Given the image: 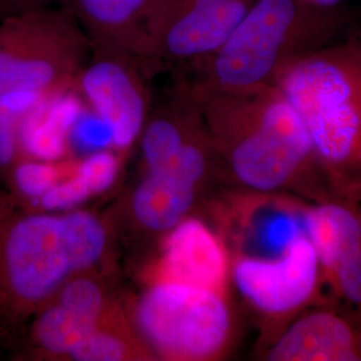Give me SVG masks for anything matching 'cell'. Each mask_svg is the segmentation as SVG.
I'll return each instance as SVG.
<instances>
[{
    "label": "cell",
    "mask_w": 361,
    "mask_h": 361,
    "mask_svg": "<svg viewBox=\"0 0 361 361\" xmlns=\"http://www.w3.org/2000/svg\"><path fill=\"white\" fill-rule=\"evenodd\" d=\"M104 222L90 212L31 214L0 232V293L13 307L32 308L106 253Z\"/></svg>",
    "instance_id": "5"
},
{
    "label": "cell",
    "mask_w": 361,
    "mask_h": 361,
    "mask_svg": "<svg viewBox=\"0 0 361 361\" xmlns=\"http://www.w3.org/2000/svg\"><path fill=\"white\" fill-rule=\"evenodd\" d=\"M138 356H143L141 348L110 316L68 353V357L77 361L133 360Z\"/></svg>",
    "instance_id": "17"
},
{
    "label": "cell",
    "mask_w": 361,
    "mask_h": 361,
    "mask_svg": "<svg viewBox=\"0 0 361 361\" xmlns=\"http://www.w3.org/2000/svg\"><path fill=\"white\" fill-rule=\"evenodd\" d=\"M273 85L301 119L332 194L361 204V35L297 56Z\"/></svg>",
    "instance_id": "3"
},
{
    "label": "cell",
    "mask_w": 361,
    "mask_h": 361,
    "mask_svg": "<svg viewBox=\"0 0 361 361\" xmlns=\"http://www.w3.org/2000/svg\"><path fill=\"white\" fill-rule=\"evenodd\" d=\"M326 288L331 301L361 324V250L336 268Z\"/></svg>",
    "instance_id": "19"
},
{
    "label": "cell",
    "mask_w": 361,
    "mask_h": 361,
    "mask_svg": "<svg viewBox=\"0 0 361 361\" xmlns=\"http://www.w3.org/2000/svg\"><path fill=\"white\" fill-rule=\"evenodd\" d=\"M338 11L302 0H255L219 50L194 63L193 85L219 91L273 85L297 56L344 37L347 22Z\"/></svg>",
    "instance_id": "4"
},
{
    "label": "cell",
    "mask_w": 361,
    "mask_h": 361,
    "mask_svg": "<svg viewBox=\"0 0 361 361\" xmlns=\"http://www.w3.org/2000/svg\"><path fill=\"white\" fill-rule=\"evenodd\" d=\"M82 114L78 98L46 95L19 123V146L35 159L54 162L66 154L70 131Z\"/></svg>",
    "instance_id": "15"
},
{
    "label": "cell",
    "mask_w": 361,
    "mask_h": 361,
    "mask_svg": "<svg viewBox=\"0 0 361 361\" xmlns=\"http://www.w3.org/2000/svg\"><path fill=\"white\" fill-rule=\"evenodd\" d=\"M217 168V157L204 122L168 164L147 170L133 194L134 217L149 231L169 232L189 216Z\"/></svg>",
    "instance_id": "8"
},
{
    "label": "cell",
    "mask_w": 361,
    "mask_h": 361,
    "mask_svg": "<svg viewBox=\"0 0 361 361\" xmlns=\"http://www.w3.org/2000/svg\"><path fill=\"white\" fill-rule=\"evenodd\" d=\"M68 142L89 154L114 146L113 133L109 125L95 113L79 116L70 131Z\"/></svg>",
    "instance_id": "22"
},
{
    "label": "cell",
    "mask_w": 361,
    "mask_h": 361,
    "mask_svg": "<svg viewBox=\"0 0 361 361\" xmlns=\"http://www.w3.org/2000/svg\"><path fill=\"white\" fill-rule=\"evenodd\" d=\"M137 325L145 340L168 360L221 359L234 337L229 292L157 281L140 300Z\"/></svg>",
    "instance_id": "7"
},
{
    "label": "cell",
    "mask_w": 361,
    "mask_h": 361,
    "mask_svg": "<svg viewBox=\"0 0 361 361\" xmlns=\"http://www.w3.org/2000/svg\"><path fill=\"white\" fill-rule=\"evenodd\" d=\"M157 281L229 292L231 250L225 235L204 219L185 217L164 241Z\"/></svg>",
    "instance_id": "11"
},
{
    "label": "cell",
    "mask_w": 361,
    "mask_h": 361,
    "mask_svg": "<svg viewBox=\"0 0 361 361\" xmlns=\"http://www.w3.org/2000/svg\"><path fill=\"white\" fill-rule=\"evenodd\" d=\"M302 224L320 259L325 283L344 259L361 250V204L341 198L305 201Z\"/></svg>",
    "instance_id": "14"
},
{
    "label": "cell",
    "mask_w": 361,
    "mask_h": 361,
    "mask_svg": "<svg viewBox=\"0 0 361 361\" xmlns=\"http://www.w3.org/2000/svg\"><path fill=\"white\" fill-rule=\"evenodd\" d=\"M134 61L128 55L94 52L90 65L78 73L79 90L92 113L109 125L119 150L129 149L147 122V97Z\"/></svg>",
    "instance_id": "9"
},
{
    "label": "cell",
    "mask_w": 361,
    "mask_h": 361,
    "mask_svg": "<svg viewBox=\"0 0 361 361\" xmlns=\"http://www.w3.org/2000/svg\"><path fill=\"white\" fill-rule=\"evenodd\" d=\"M119 158L111 152L101 150L87 155L74 170L91 195L104 193L116 180L119 171Z\"/></svg>",
    "instance_id": "21"
},
{
    "label": "cell",
    "mask_w": 361,
    "mask_h": 361,
    "mask_svg": "<svg viewBox=\"0 0 361 361\" xmlns=\"http://www.w3.org/2000/svg\"><path fill=\"white\" fill-rule=\"evenodd\" d=\"M90 197H92L90 190L73 171L71 177L55 183L47 193L39 198V201L46 210H66L83 204Z\"/></svg>",
    "instance_id": "23"
},
{
    "label": "cell",
    "mask_w": 361,
    "mask_h": 361,
    "mask_svg": "<svg viewBox=\"0 0 361 361\" xmlns=\"http://www.w3.org/2000/svg\"><path fill=\"white\" fill-rule=\"evenodd\" d=\"M89 50V39L63 8L7 13L0 22V94L63 92Z\"/></svg>",
    "instance_id": "6"
},
{
    "label": "cell",
    "mask_w": 361,
    "mask_h": 361,
    "mask_svg": "<svg viewBox=\"0 0 361 361\" xmlns=\"http://www.w3.org/2000/svg\"><path fill=\"white\" fill-rule=\"evenodd\" d=\"M269 361H361V324L334 301L300 312L262 344Z\"/></svg>",
    "instance_id": "10"
},
{
    "label": "cell",
    "mask_w": 361,
    "mask_h": 361,
    "mask_svg": "<svg viewBox=\"0 0 361 361\" xmlns=\"http://www.w3.org/2000/svg\"><path fill=\"white\" fill-rule=\"evenodd\" d=\"M61 180H63V170L47 161H25L13 170L16 189L32 200H39Z\"/></svg>",
    "instance_id": "20"
},
{
    "label": "cell",
    "mask_w": 361,
    "mask_h": 361,
    "mask_svg": "<svg viewBox=\"0 0 361 361\" xmlns=\"http://www.w3.org/2000/svg\"><path fill=\"white\" fill-rule=\"evenodd\" d=\"M305 3H308L313 7H319V8H326V10H334L337 8L343 1L345 0H302Z\"/></svg>",
    "instance_id": "28"
},
{
    "label": "cell",
    "mask_w": 361,
    "mask_h": 361,
    "mask_svg": "<svg viewBox=\"0 0 361 361\" xmlns=\"http://www.w3.org/2000/svg\"><path fill=\"white\" fill-rule=\"evenodd\" d=\"M46 0H0V10L7 13L23 11L27 8L44 6Z\"/></svg>",
    "instance_id": "27"
},
{
    "label": "cell",
    "mask_w": 361,
    "mask_h": 361,
    "mask_svg": "<svg viewBox=\"0 0 361 361\" xmlns=\"http://www.w3.org/2000/svg\"><path fill=\"white\" fill-rule=\"evenodd\" d=\"M54 297L67 310L95 322H104L110 313L102 285L91 277L78 274L62 285Z\"/></svg>",
    "instance_id": "18"
},
{
    "label": "cell",
    "mask_w": 361,
    "mask_h": 361,
    "mask_svg": "<svg viewBox=\"0 0 361 361\" xmlns=\"http://www.w3.org/2000/svg\"><path fill=\"white\" fill-rule=\"evenodd\" d=\"M216 1H221V0H162L157 10V13H155L153 25H152L147 50H149V46L154 38L155 34L165 26L169 20H171L177 15L185 13L190 8L209 4V3H216ZM147 50H146V54H147ZM145 58H146V55H145Z\"/></svg>",
    "instance_id": "25"
},
{
    "label": "cell",
    "mask_w": 361,
    "mask_h": 361,
    "mask_svg": "<svg viewBox=\"0 0 361 361\" xmlns=\"http://www.w3.org/2000/svg\"><path fill=\"white\" fill-rule=\"evenodd\" d=\"M162 0H59L97 54L145 59L150 30Z\"/></svg>",
    "instance_id": "12"
},
{
    "label": "cell",
    "mask_w": 361,
    "mask_h": 361,
    "mask_svg": "<svg viewBox=\"0 0 361 361\" xmlns=\"http://www.w3.org/2000/svg\"><path fill=\"white\" fill-rule=\"evenodd\" d=\"M255 0H221L190 8L162 27L146 58L201 62L231 37Z\"/></svg>",
    "instance_id": "13"
},
{
    "label": "cell",
    "mask_w": 361,
    "mask_h": 361,
    "mask_svg": "<svg viewBox=\"0 0 361 361\" xmlns=\"http://www.w3.org/2000/svg\"><path fill=\"white\" fill-rule=\"evenodd\" d=\"M304 200L257 195L238 210L252 249L231 250V284L261 322L265 344L300 312L331 301L304 224Z\"/></svg>",
    "instance_id": "2"
},
{
    "label": "cell",
    "mask_w": 361,
    "mask_h": 361,
    "mask_svg": "<svg viewBox=\"0 0 361 361\" xmlns=\"http://www.w3.org/2000/svg\"><path fill=\"white\" fill-rule=\"evenodd\" d=\"M22 121V119H20ZM15 121L0 129V166L11 165L19 150V123Z\"/></svg>",
    "instance_id": "26"
},
{
    "label": "cell",
    "mask_w": 361,
    "mask_h": 361,
    "mask_svg": "<svg viewBox=\"0 0 361 361\" xmlns=\"http://www.w3.org/2000/svg\"><path fill=\"white\" fill-rule=\"evenodd\" d=\"M54 301L39 314L32 328V338L51 355H67L99 324Z\"/></svg>",
    "instance_id": "16"
},
{
    "label": "cell",
    "mask_w": 361,
    "mask_h": 361,
    "mask_svg": "<svg viewBox=\"0 0 361 361\" xmlns=\"http://www.w3.org/2000/svg\"><path fill=\"white\" fill-rule=\"evenodd\" d=\"M44 97L43 94L31 91L0 94V129L11 122L20 121Z\"/></svg>",
    "instance_id": "24"
},
{
    "label": "cell",
    "mask_w": 361,
    "mask_h": 361,
    "mask_svg": "<svg viewBox=\"0 0 361 361\" xmlns=\"http://www.w3.org/2000/svg\"><path fill=\"white\" fill-rule=\"evenodd\" d=\"M189 89L219 168L241 192L312 202L337 198L324 180L301 119L274 85L245 91Z\"/></svg>",
    "instance_id": "1"
}]
</instances>
